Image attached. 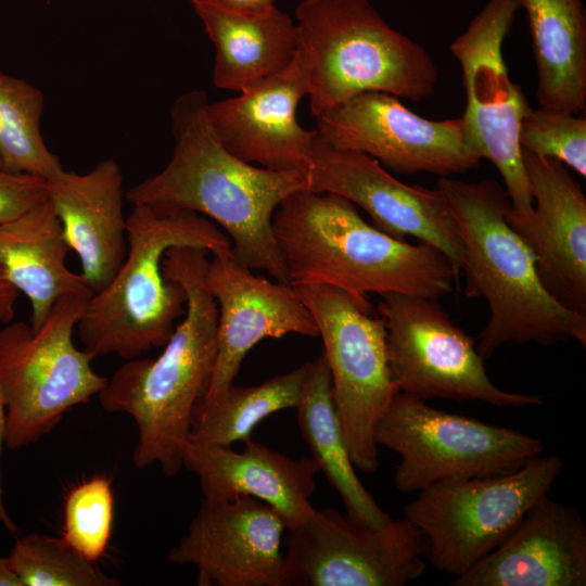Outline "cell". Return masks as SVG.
Wrapping results in <instances>:
<instances>
[{"label":"cell","mask_w":586,"mask_h":586,"mask_svg":"<svg viewBox=\"0 0 586 586\" xmlns=\"http://www.w3.org/2000/svg\"><path fill=\"white\" fill-rule=\"evenodd\" d=\"M191 3H205L216 8L242 13L263 14L276 7L277 0H190Z\"/></svg>","instance_id":"obj_33"},{"label":"cell","mask_w":586,"mask_h":586,"mask_svg":"<svg viewBox=\"0 0 586 586\" xmlns=\"http://www.w3.org/2000/svg\"><path fill=\"white\" fill-rule=\"evenodd\" d=\"M286 585L403 586L425 569L429 544L407 519L378 527L332 508L286 530Z\"/></svg>","instance_id":"obj_13"},{"label":"cell","mask_w":586,"mask_h":586,"mask_svg":"<svg viewBox=\"0 0 586 586\" xmlns=\"http://www.w3.org/2000/svg\"><path fill=\"white\" fill-rule=\"evenodd\" d=\"M183 466L199 477L203 504L253 497L272 507L286 530L314 510L310 497L320 471L314 458L292 459L252 438L241 453L188 440Z\"/></svg>","instance_id":"obj_21"},{"label":"cell","mask_w":586,"mask_h":586,"mask_svg":"<svg viewBox=\"0 0 586 586\" xmlns=\"http://www.w3.org/2000/svg\"><path fill=\"white\" fill-rule=\"evenodd\" d=\"M286 526L269 505L249 496L203 504L167 559L199 571V585L286 586Z\"/></svg>","instance_id":"obj_16"},{"label":"cell","mask_w":586,"mask_h":586,"mask_svg":"<svg viewBox=\"0 0 586 586\" xmlns=\"http://www.w3.org/2000/svg\"><path fill=\"white\" fill-rule=\"evenodd\" d=\"M309 370L306 362L255 386L230 385L218 399L196 406L188 440L225 447L244 443L265 418L297 407Z\"/></svg>","instance_id":"obj_27"},{"label":"cell","mask_w":586,"mask_h":586,"mask_svg":"<svg viewBox=\"0 0 586 586\" xmlns=\"http://www.w3.org/2000/svg\"><path fill=\"white\" fill-rule=\"evenodd\" d=\"M207 253L198 246L166 252L163 273L186 293L183 318L156 358L126 360L98 394L105 411L126 412L136 422L133 464L143 469L156 463L169 477L183 467L193 413L216 364L218 306L204 283Z\"/></svg>","instance_id":"obj_3"},{"label":"cell","mask_w":586,"mask_h":586,"mask_svg":"<svg viewBox=\"0 0 586 586\" xmlns=\"http://www.w3.org/2000/svg\"><path fill=\"white\" fill-rule=\"evenodd\" d=\"M5 431H7V411L4 402L0 391V455L2 447L5 445ZM0 523L12 534L18 532L17 526L14 521L8 514V511L3 504V491L1 484V474H0Z\"/></svg>","instance_id":"obj_35"},{"label":"cell","mask_w":586,"mask_h":586,"mask_svg":"<svg viewBox=\"0 0 586 586\" xmlns=\"http://www.w3.org/2000/svg\"><path fill=\"white\" fill-rule=\"evenodd\" d=\"M47 200L46 179L0 169V225L24 215Z\"/></svg>","instance_id":"obj_32"},{"label":"cell","mask_w":586,"mask_h":586,"mask_svg":"<svg viewBox=\"0 0 586 586\" xmlns=\"http://www.w3.org/2000/svg\"><path fill=\"white\" fill-rule=\"evenodd\" d=\"M113 517L111 481L103 475L89 479L66 496L63 539L82 557L95 562L110 543Z\"/></svg>","instance_id":"obj_30"},{"label":"cell","mask_w":586,"mask_h":586,"mask_svg":"<svg viewBox=\"0 0 586 586\" xmlns=\"http://www.w3.org/2000/svg\"><path fill=\"white\" fill-rule=\"evenodd\" d=\"M297 410L302 436L319 470L341 496L346 514L371 526H384L392 519L359 481L335 408L332 382L323 352L310 361Z\"/></svg>","instance_id":"obj_26"},{"label":"cell","mask_w":586,"mask_h":586,"mask_svg":"<svg viewBox=\"0 0 586 586\" xmlns=\"http://www.w3.org/2000/svg\"><path fill=\"white\" fill-rule=\"evenodd\" d=\"M562 471V459L548 455L508 474L442 480L419 491L404 518L425 535L431 565L457 577L512 533Z\"/></svg>","instance_id":"obj_8"},{"label":"cell","mask_w":586,"mask_h":586,"mask_svg":"<svg viewBox=\"0 0 586 586\" xmlns=\"http://www.w3.org/2000/svg\"><path fill=\"white\" fill-rule=\"evenodd\" d=\"M373 436L377 445L400 456L394 483L402 493L446 479L508 474L544 449L539 438L436 409L402 392L377 422Z\"/></svg>","instance_id":"obj_9"},{"label":"cell","mask_w":586,"mask_h":586,"mask_svg":"<svg viewBox=\"0 0 586 586\" xmlns=\"http://www.w3.org/2000/svg\"><path fill=\"white\" fill-rule=\"evenodd\" d=\"M18 294L20 292L0 266V322L7 324L14 320Z\"/></svg>","instance_id":"obj_34"},{"label":"cell","mask_w":586,"mask_h":586,"mask_svg":"<svg viewBox=\"0 0 586 586\" xmlns=\"http://www.w3.org/2000/svg\"><path fill=\"white\" fill-rule=\"evenodd\" d=\"M202 90L180 94L170 112L174 150L158 174L126 192L132 205L161 212L191 211L228 233L234 257L251 270H264L290 284L272 231L281 202L308 190L304 171H276L233 155L217 137Z\"/></svg>","instance_id":"obj_1"},{"label":"cell","mask_w":586,"mask_h":586,"mask_svg":"<svg viewBox=\"0 0 586 586\" xmlns=\"http://www.w3.org/2000/svg\"><path fill=\"white\" fill-rule=\"evenodd\" d=\"M42 92L28 81L0 71V161L2 169L46 180L63 167L40 130Z\"/></svg>","instance_id":"obj_28"},{"label":"cell","mask_w":586,"mask_h":586,"mask_svg":"<svg viewBox=\"0 0 586 586\" xmlns=\"http://www.w3.org/2000/svg\"><path fill=\"white\" fill-rule=\"evenodd\" d=\"M47 193L65 240L79 258L80 275L93 293L102 290L128 250L118 163L106 158L85 174L63 169L47 180Z\"/></svg>","instance_id":"obj_22"},{"label":"cell","mask_w":586,"mask_h":586,"mask_svg":"<svg viewBox=\"0 0 586 586\" xmlns=\"http://www.w3.org/2000/svg\"><path fill=\"white\" fill-rule=\"evenodd\" d=\"M451 586H585L586 525L571 506L536 501L512 533Z\"/></svg>","instance_id":"obj_20"},{"label":"cell","mask_w":586,"mask_h":586,"mask_svg":"<svg viewBox=\"0 0 586 586\" xmlns=\"http://www.w3.org/2000/svg\"><path fill=\"white\" fill-rule=\"evenodd\" d=\"M308 90V64L298 47L284 71L240 95L209 103V120L221 143L240 160L276 171L308 173L317 131L304 129L296 116Z\"/></svg>","instance_id":"obj_19"},{"label":"cell","mask_w":586,"mask_h":586,"mask_svg":"<svg viewBox=\"0 0 586 586\" xmlns=\"http://www.w3.org/2000/svg\"><path fill=\"white\" fill-rule=\"evenodd\" d=\"M71 249L49 200L0 225V266L30 304L33 330L39 329L55 303L68 294L90 297L81 275L66 265Z\"/></svg>","instance_id":"obj_23"},{"label":"cell","mask_w":586,"mask_h":586,"mask_svg":"<svg viewBox=\"0 0 586 586\" xmlns=\"http://www.w3.org/2000/svg\"><path fill=\"white\" fill-rule=\"evenodd\" d=\"M521 149L550 157L586 177V118L561 110L530 107L522 118Z\"/></svg>","instance_id":"obj_31"},{"label":"cell","mask_w":586,"mask_h":586,"mask_svg":"<svg viewBox=\"0 0 586 586\" xmlns=\"http://www.w3.org/2000/svg\"><path fill=\"white\" fill-rule=\"evenodd\" d=\"M533 196L530 212L510 207L507 219L528 246L546 290L586 315V198L561 162L522 149Z\"/></svg>","instance_id":"obj_18"},{"label":"cell","mask_w":586,"mask_h":586,"mask_svg":"<svg viewBox=\"0 0 586 586\" xmlns=\"http://www.w3.org/2000/svg\"><path fill=\"white\" fill-rule=\"evenodd\" d=\"M0 169H2L1 161H0Z\"/></svg>","instance_id":"obj_37"},{"label":"cell","mask_w":586,"mask_h":586,"mask_svg":"<svg viewBox=\"0 0 586 586\" xmlns=\"http://www.w3.org/2000/svg\"><path fill=\"white\" fill-rule=\"evenodd\" d=\"M310 310L323 343L335 408L355 468L379 467L373 431L399 392L390 370L381 317L346 292L324 284L293 286Z\"/></svg>","instance_id":"obj_10"},{"label":"cell","mask_w":586,"mask_h":586,"mask_svg":"<svg viewBox=\"0 0 586 586\" xmlns=\"http://www.w3.org/2000/svg\"><path fill=\"white\" fill-rule=\"evenodd\" d=\"M295 17L316 118L364 92L419 102L434 91L438 71L432 56L391 27L369 0H303Z\"/></svg>","instance_id":"obj_6"},{"label":"cell","mask_w":586,"mask_h":586,"mask_svg":"<svg viewBox=\"0 0 586 586\" xmlns=\"http://www.w3.org/2000/svg\"><path fill=\"white\" fill-rule=\"evenodd\" d=\"M388 365L399 392L425 400H481L496 407L542 405L537 395L508 392L487 374L475 340L457 327L438 300L400 293L381 295Z\"/></svg>","instance_id":"obj_12"},{"label":"cell","mask_w":586,"mask_h":586,"mask_svg":"<svg viewBox=\"0 0 586 586\" xmlns=\"http://www.w3.org/2000/svg\"><path fill=\"white\" fill-rule=\"evenodd\" d=\"M88 298L61 297L37 330L24 321H11L0 330V391L9 449L37 443L67 410L105 387L109 379L92 369V356L73 342Z\"/></svg>","instance_id":"obj_7"},{"label":"cell","mask_w":586,"mask_h":586,"mask_svg":"<svg viewBox=\"0 0 586 586\" xmlns=\"http://www.w3.org/2000/svg\"><path fill=\"white\" fill-rule=\"evenodd\" d=\"M307 176L308 190L347 199L361 207L380 230L435 246L460 271L459 230L447 201L436 188L406 184L374 158L332 146L318 133Z\"/></svg>","instance_id":"obj_15"},{"label":"cell","mask_w":586,"mask_h":586,"mask_svg":"<svg viewBox=\"0 0 586 586\" xmlns=\"http://www.w3.org/2000/svg\"><path fill=\"white\" fill-rule=\"evenodd\" d=\"M400 98L370 91L317 117V133L332 146L367 154L405 175L449 177L476 168L481 157L470 144L461 116L422 117Z\"/></svg>","instance_id":"obj_14"},{"label":"cell","mask_w":586,"mask_h":586,"mask_svg":"<svg viewBox=\"0 0 586 586\" xmlns=\"http://www.w3.org/2000/svg\"><path fill=\"white\" fill-rule=\"evenodd\" d=\"M22 586H117V578L73 549L64 539L31 533L16 539L8 556Z\"/></svg>","instance_id":"obj_29"},{"label":"cell","mask_w":586,"mask_h":586,"mask_svg":"<svg viewBox=\"0 0 586 586\" xmlns=\"http://www.w3.org/2000/svg\"><path fill=\"white\" fill-rule=\"evenodd\" d=\"M272 231L290 285H330L369 310L368 293L440 300L453 292L459 273L435 246L387 234L334 193H292L276 209Z\"/></svg>","instance_id":"obj_2"},{"label":"cell","mask_w":586,"mask_h":586,"mask_svg":"<svg viewBox=\"0 0 586 586\" xmlns=\"http://www.w3.org/2000/svg\"><path fill=\"white\" fill-rule=\"evenodd\" d=\"M527 16L540 106L586 109V11L583 0H519Z\"/></svg>","instance_id":"obj_25"},{"label":"cell","mask_w":586,"mask_h":586,"mask_svg":"<svg viewBox=\"0 0 586 586\" xmlns=\"http://www.w3.org/2000/svg\"><path fill=\"white\" fill-rule=\"evenodd\" d=\"M520 9L519 0H489L449 49L461 67L466 136L479 156L499 171L512 208L524 213L534 202L519 131L531 106L511 80L502 52Z\"/></svg>","instance_id":"obj_11"},{"label":"cell","mask_w":586,"mask_h":586,"mask_svg":"<svg viewBox=\"0 0 586 586\" xmlns=\"http://www.w3.org/2000/svg\"><path fill=\"white\" fill-rule=\"evenodd\" d=\"M0 586H22L9 557H0Z\"/></svg>","instance_id":"obj_36"},{"label":"cell","mask_w":586,"mask_h":586,"mask_svg":"<svg viewBox=\"0 0 586 586\" xmlns=\"http://www.w3.org/2000/svg\"><path fill=\"white\" fill-rule=\"evenodd\" d=\"M204 283L218 306L217 356L211 385L199 405L227 392L245 355L262 340L290 333L318 336L315 319L294 288L254 275L231 249L212 253Z\"/></svg>","instance_id":"obj_17"},{"label":"cell","mask_w":586,"mask_h":586,"mask_svg":"<svg viewBox=\"0 0 586 586\" xmlns=\"http://www.w3.org/2000/svg\"><path fill=\"white\" fill-rule=\"evenodd\" d=\"M462 243L468 297L486 300L489 321L476 349L485 359L508 343L575 340L586 346V315L559 303L542 283L535 259L507 219L511 202L499 182L438 177Z\"/></svg>","instance_id":"obj_4"},{"label":"cell","mask_w":586,"mask_h":586,"mask_svg":"<svg viewBox=\"0 0 586 586\" xmlns=\"http://www.w3.org/2000/svg\"><path fill=\"white\" fill-rule=\"evenodd\" d=\"M215 47L214 86L242 92L284 71L298 51L295 22L277 7L242 14L192 3Z\"/></svg>","instance_id":"obj_24"},{"label":"cell","mask_w":586,"mask_h":586,"mask_svg":"<svg viewBox=\"0 0 586 586\" xmlns=\"http://www.w3.org/2000/svg\"><path fill=\"white\" fill-rule=\"evenodd\" d=\"M126 257L113 279L86 301L76 324L92 358L115 354L130 360L163 347L186 313L182 286L165 279L163 259L175 246L211 253L231 243L211 219L191 211L161 212L132 205L127 216Z\"/></svg>","instance_id":"obj_5"}]
</instances>
